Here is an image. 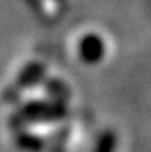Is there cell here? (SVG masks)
<instances>
[{"label":"cell","mask_w":151,"mask_h":152,"mask_svg":"<svg viewBox=\"0 0 151 152\" xmlns=\"http://www.w3.org/2000/svg\"><path fill=\"white\" fill-rule=\"evenodd\" d=\"M104 53H105L104 40L96 34H88L79 43V55H80L82 61H85L88 64L99 62Z\"/></svg>","instance_id":"cell-1"},{"label":"cell","mask_w":151,"mask_h":152,"mask_svg":"<svg viewBox=\"0 0 151 152\" xmlns=\"http://www.w3.org/2000/svg\"><path fill=\"white\" fill-rule=\"evenodd\" d=\"M114 146H116V139L113 134L107 133L101 137L99 143L96 146L95 152H114Z\"/></svg>","instance_id":"cell-2"}]
</instances>
